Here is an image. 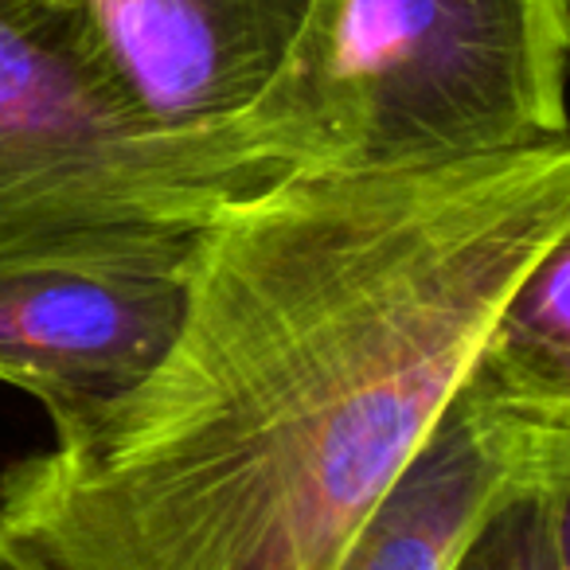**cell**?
<instances>
[{
  "mask_svg": "<svg viewBox=\"0 0 570 570\" xmlns=\"http://www.w3.org/2000/svg\"><path fill=\"white\" fill-rule=\"evenodd\" d=\"M567 0H313L254 110L289 168L391 173L559 141Z\"/></svg>",
  "mask_w": 570,
  "mask_h": 570,
  "instance_id": "obj_3",
  "label": "cell"
},
{
  "mask_svg": "<svg viewBox=\"0 0 570 570\" xmlns=\"http://www.w3.org/2000/svg\"><path fill=\"white\" fill-rule=\"evenodd\" d=\"M559 473H570V395L476 352L336 570H450L492 508Z\"/></svg>",
  "mask_w": 570,
  "mask_h": 570,
  "instance_id": "obj_4",
  "label": "cell"
},
{
  "mask_svg": "<svg viewBox=\"0 0 570 570\" xmlns=\"http://www.w3.org/2000/svg\"><path fill=\"white\" fill-rule=\"evenodd\" d=\"M570 235V137L391 173L289 168L227 199L165 356L0 473L51 570H336L508 289Z\"/></svg>",
  "mask_w": 570,
  "mask_h": 570,
  "instance_id": "obj_1",
  "label": "cell"
},
{
  "mask_svg": "<svg viewBox=\"0 0 570 570\" xmlns=\"http://www.w3.org/2000/svg\"><path fill=\"white\" fill-rule=\"evenodd\" d=\"M0 570H51L9 523L0 520Z\"/></svg>",
  "mask_w": 570,
  "mask_h": 570,
  "instance_id": "obj_9",
  "label": "cell"
},
{
  "mask_svg": "<svg viewBox=\"0 0 570 570\" xmlns=\"http://www.w3.org/2000/svg\"><path fill=\"white\" fill-rule=\"evenodd\" d=\"M282 173L258 126H160L90 0H0V274L176 269L227 199Z\"/></svg>",
  "mask_w": 570,
  "mask_h": 570,
  "instance_id": "obj_2",
  "label": "cell"
},
{
  "mask_svg": "<svg viewBox=\"0 0 570 570\" xmlns=\"http://www.w3.org/2000/svg\"><path fill=\"white\" fill-rule=\"evenodd\" d=\"M184 266L0 274V383L32 395L56 438L95 422L165 356L184 313Z\"/></svg>",
  "mask_w": 570,
  "mask_h": 570,
  "instance_id": "obj_5",
  "label": "cell"
},
{
  "mask_svg": "<svg viewBox=\"0 0 570 570\" xmlns=\"http://www.w3.org/2000/svg\"><path fill=\"white\" fill-rule=\"evenodd\" d=\"M570 473L528 484L484 515L450 570H570Z\"/></svg>",
  "mask_w": 570,
  "mask_h": 570,
  "instance_id": "obj_8",
  "label": "cell"
},
{
  "mask_svg": "<svg viewBox=\"0 0 570 570\" xmlns=\"http://www.w3.org/2000/svg\"><path fill=\"white\" fill-rule=\"evenodd\" d=\"M141 106L168 129L223 134L285 71L313 0H90Z\"/></svg>",
  "mask_w": 570,
  "mask_h": 570,
  "instance_id": "obj_6",
  "label": "cell"
},
{
  "mask_svg": "<svg viewBox=\"0 0 570 570\" xmlns=\"http://www.w3.org/2000/svg\"><path fill=\"white\" fill-rule=\"evenodd\" d=\"M476 352L531 387L570 395V235L523 269Z\"/></svg>",
  "mask_w": 570,
  "mask_h": 570,
  "instance_id": "obj_7",
  "label": "cell"
}]
</instances>
